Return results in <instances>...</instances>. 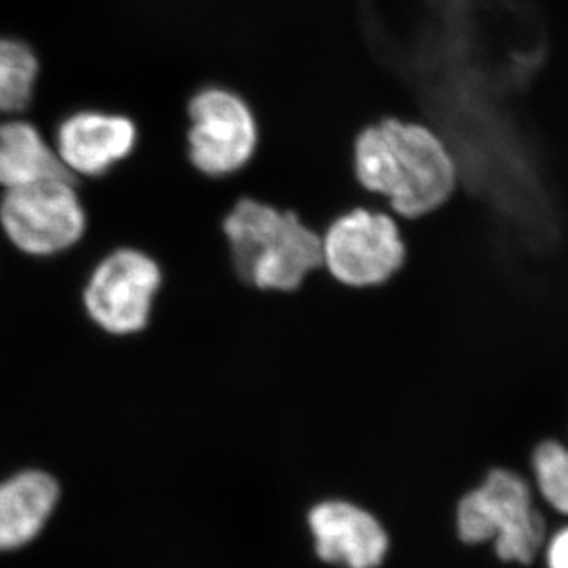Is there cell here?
Here are the masks:
<instances>
[{"label": "cell", "instance_id": "7", "mask_svg": "<svg viewBox=\"0 0 568 568\" xmlns=\"http://www.w3.org/2000/svg\"><path fill=\"white\" fill-rule=\"evenodd\" d=\"M161 278L155 260L134 248H120L92 273L85 290L87 312L105 332H140L150 318Z\"/></svg>", "mask_w": 568, "mask_h": 568}, {"label": "cell", "instance_id": "4", "mask_svg": "<svg viewBox=\"0 0 568 568\" xmlns=\"http://www.w3.org/2000/svg\"><path fill=\"white\" fill-rule=\"evenodd\" d=\"M0 225L22 253L50 256L80 242L87 217L72 179H52L6 190Z\"/></svg>", "mask_w": 568, "mask_h": 568}, {"label": "cell", "instance_id": "13", "mask_svg": "<svg viewBox=\"0 0 568 568\" xmlns=\"http://www.w3.org/2000/svg\"><path fill=\"white\" fill-rule=\"evenodd\" d=\"M534 473L542 499L568 515V449L559 442H545L534 453Z\"/></svg>", "mask_w": 568, "mask_h": 568}, {"label": "cell", "instance_id": "10", "mask_svg": "<svg viewBox=\"0 0 568 568\" xmlns=\"http://www.w3.org/2000/svg\"><path fill=\"white\" fill-rule=\"evenodd\" d=\"M58 497V483L47 473H21L0 484V550H16L36 539Z\"/></svg>", "mask_w": 568, "mask_h": 568}, {"label": "cell", "instance_id": "14", "mask_svg": "<svg viewBox=\"0 0 568 568\" xmlns=\"http://www.w3.org/2000/svg\"><path fill=\"white\" fill-rule=\"evenodd\" d=\"M548 568H568V526L559 530L548 542L547 548Z\"/></svg>", "mask_w": 568, "mask_h": 568}, {"label": "cell", "instance_id": "9", "mask_svg": "<svg viewBox=\"0 0 568 568\" xmlns=\"http://www.w3.org/2000/svg\"><path fill=\"white\" fill-rule=\"evenodd\" d=\"M55 142L70 173L100 178L133 151L136 128L128 116L83 111L61 122Z\"/></svg>", "mask_w": 568, "mask_h": 568}, {"label": "cell", "instance_id": "3", "mask_svg": "<svg viewBox=\"0 0 568 568\" xmlns=\"http://www.w3.org/2000/svg\"><path fill=\"white\" fill-rule=\"evenodd\" d=\"M456 526L462 541H495L500 559L530 564L545 542V523L530 488L517 473L495 469L480 488L458 505Z\"/></svg>", "mask_w": 568, "mask_h": 568}, {"label": "cell", "instance_id": "1", "mask_svg": "<svg viewBox=\"0 0 568 568\" xmlns=\"http://www.w3.org/2000/svg\"><path fill=\"white\" fill-rule=\"evenodd\" d=\"M355 181L390 203L396 214L416 220L449 201L456 189L455 159L427 125L385 116L355 136Z\"/></svg>", "mask_w": 568, "mask_h": 568}, {"label": "cell", "instance_id": "12", "mask_svg": "<svg viewBox=\"0 0 568 568\" xmlns=\"http://www.w3.org/2000/svg\"><path fill=\"white\" fill-rule=\"evenodd\" d=\"M39 63L28 44L0 39V113H21L30 105Z\"/></svg>", "mask_w": 568, "mask_h": 568}, {"label": "cell", "instance_id": "2", "mask_svg": "<svg viewBox=\"0 0 568 568\" xmlns=\"http://www.w3.org/2000/svg\"><path fill=\"white\" fill-rule=\"evenodd\" d=\"M237 276L257 290L293 291L321 267L322 237L291 210L242 199L223 221Z\"/></svg>", "mask_w": 568, "mask_h": 568}, {"label": "cell", "instance_id": "11", "mask_svg": "<svg viewBox=\"0 0 568 568\" xmlns=\"http://www.w3.org/2000/svg\"><path fill=\"white\" fill-rule=\"evenodd\" d=\"M72 179L54 148L38 128L22 120L0 124V186L21 189L30 184Z\"/></svg>", "mask_w": 568, "mask_h": 568}, {"label": "cell", "instance_id": "8", "mask_svg": "<svg viewBox=\"0 0 568 568\" xmlns=\"http://www.w3.org/2000/svg\"><path fill=\"white\" fill-rule=\"evenodd\" d=\"M310 528L322 561L346 568H377L388 550V537L365 509L327 500L310 514Z\"/></svg>", "mask_w": 568, "mask_h": 568}, {"label": "cell", "instance_id": "5", "mask_svg": "<svg viewBox=\"0 0 568 568\" xmlns=\"http://www.w3.org/2000/svg\"><path fill=\"white\" fill-rule=\"evenodd\" d=\"M329 273L352 287L383 284L405 262L396 221L379 210L354 209L338 215L322 237Z\"/></svg>", "mask_w": 568, "mask_h": 568}, {"label": "cell", "instance_id": "6", "mask_svg": "<svg viewBox=\"0 0 568 568\" xmlns=\"http://www.w3.org/2000/svg\"><path fill=\"white\" fill-rule=\"evenodd\" d=\"M190 161L210 178L240 172L253 159L257 124L236 92L209 87L190 100Z\"/></svg>", "mask_w": 568, "mask_h": 568}]
</instances>
